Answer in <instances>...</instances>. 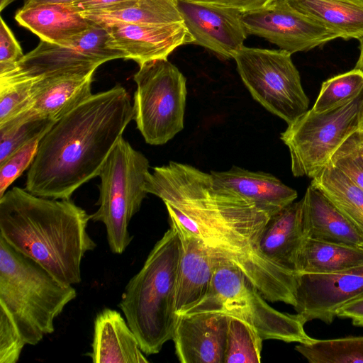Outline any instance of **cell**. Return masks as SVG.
<instances>
[{"instance_id": "obj_1", "label": "cell", "mask_w": 363, "mask_h": 363, "mask_svg": "<svg viewBox=\"0 0 363 363\" xmlns=\"http://www.w3.org/2000/svg\"><path fill=\"white\" fill-rule=\"evenodd\" d=\"M145 190L164 203L169 220L233 262L265 299L296 303V274L269 260L259 240L270 215L220 185L211 173L177 162L155 167Z\"/></svg>"}, {"instance_id": "obj_2", "label": "cell", "mask_w": 363, "mask_h": 363, "mask_svg": "<svg viewBox=\"0 0 363 363\" xmlns=\"http://www.w3.org/2000/svg\"><path fill=\"white\" fill-rule=\"evenodd\" d=\"M133 116L123 86L92 94L42 137L25 189L40 197L69 199L79 186L99 176Z\"/></svg>"}, {"instance_id": "obj_3", "label": "cell", "mask_w": 363, "mask_h": 363, "mask_svg": "<svg viewBox=\"0 0 363 363\" xmlns=\"http://www.w3.org/2000/svg\"><path fill=\"white\" fill-rule=\"evenodd\" d=\"M89 220L70 199L40 197L17 186L0 198V237L67 285L81 282L82 259L96 247Z\"/></svg>"}, {"instance_id": "obj_4", "label": "cell", "mask_w": 363, "mask_h": 363, "mask_svg": "<svg viewBox=\"0 0 363 363\" xmlns=\"http://www.w3.org/2000/svg\"><path fill=\"white\" fill-rule=\"evenodd\" d=\"M182 254L180 235L170 225L121 296L118 307L145 355L158 353L172 339L178 318L175 306Z\"/></svg>"}, {"instance_id": "obj_5", "label": "cell", "mask_w": 363, "mask_h": 363, "mask_svg": "<svg viewBox=\"0 0 363 363\" xmlns=\"http://www.w3.org/2000/svg\"><path fill=\"white\" fill-rule=\"evenodd\" d=\"M76 297L72 285L62 283L0 237V308L26 345H37L52 333L55 318Z\"/></svg>"}, {"instance_id": "obj_6", "label": "cell", "mask_w": 363, "mask_h": 363, "mask_svg": "<svg viewBox=\"0 0 363 363\" xmlns=\"http://www.w3.org/2000/svg\"><path fill=\"white\" fill-rule=\"evenodd\" d=\"M202 311L239 318L250 324L263 340L307 343L313 339L306 333V323L298 314L271 307L240 269L223 257L218 262L207 294L184 313Z\"/></svg>"}, {"instance_id": "obj_7", "label": "cell", "mask_w": 363, "mask_h": 363, "mask_svg": "<svg viewBox=\"0 0 363 363\" xmlns=\"http://www.w3.org/2000/svg\"><path fill=\"white\" fill-rule=\"evenodd\" d=\"M147 158L122 136L104 162L99 177L98 210L91 220L104 224L110 250L122 254L133 240L128 230L147 192Z\"/></svg>"}, {"instance_id": "obj_8", "label": "cell", "mask_w": 363, "mask_h": 363, "mask_svg": "<svg viewBox=\"0 0 363 363\" xmlns=\"http://www.w3.org/2000/svg\"><path fill=\"white\" fill-rule=\"evenodd\" d=\"M363 130V89L325 111L308 110L288 125L281 140L288 147L294 177L313 178L352 135Z\"/></svg>"}, {"instance_id": "obj_9", "label": "cell", "mask_w": 363, "mask_h": 363, "mask_svg": "<svg viewBox=\"0 0 363 363\" xmlns=\"http://www.w3.org/2000/svg\"><path fill=\"white\" fill-rule=\"evenodd\" d=\"M133 120L145 141L167 143L184 128L186 81L167 59L140 65L134 75Z\"/></svg>"}, {"instance_id": "obj_10", "label": "cell", "mask_w": 363, "mask_h": 363, "mask_svg": "<svg viewBox=\"0 0 363 363\" xmlns=\"http://www.w3.org/2000/svg\"><path fill=\"white\" fill-rule=\"evenodd\" d=\"M233 59L251 96L268 111L289 125L308 110L309 99L290 52L243 46Z\"/></svg>"}, {"instance_id": "obj_11", "label": "cell", "mask_w": 363, "mask_h": 363, "mask_svg": "<svg viewBox=\"0 0 363 363\" xmlns=\"http://www.w3.org/2000/svg\"><path fill=\"white\" fill-rule=\"evenodd\" d=\"M247 35L263 38L291 55L307 52L333 40L336 35L317 21L298 12L286 0L242 13Z\"/></svg>"}, {"instance_id": "obj_12", "label": "cell", "mask_w": 363, "mask_h": 363, "mask_svg": "<svg viewBox=\"0 0 363 363\" xmlns=\"http://www.w3.org/2000/svg\"><path fill=\"white\" fill-rule=\"evenodd\" d=\"M296 313L306 323L331 324L337 311L363 293V264L333 273L296 274Z\"/></svg>"}, {"instance_id": "obj_13", "label": "cell", "mask_w": 363, "mask_h": 363, "mask_svg": "<svg viewBox=\"0 0 363 363\" xmlns=\"http://www.w3.org/2000/svg\"><path fill=\"white\" fill-rule=\"evenodd\" d=\"M177 6L194 44L225 59H233L244 46L247 34L240 11L189 0H177Z\"/></svg>"}, {"instance_id": "obj_14", "label": "cell", "mask_w": 363, "mask_h": 363, "mask_svg": "<svg viewBox=\"0 0 363 363\" xmlns=\"http://www.w3.org/2000/svg\"><path fill=\"white\" fill-rule=\"evenodd\" d=\"M103 26L109 33L108 45L123 52L126 60H133L139 66L149 61L167 59L177 48L194 44L184 22L157 25L116 23Z\"/></svg>"}, {"instance_id": "obj_15", "label": "cell", "mask_w": 363, "mask_h": 363, "mask_svg": "<svg viewBox=\"0 0 363 363\" xmlns=\"http://www.w3.org/2000/svg\"><path fill=\"white\" fill-rule=\"evenodd\" d=\"M228 315L202 311L178 315L172 340L182 363H224Z\"/></svg>"}, {"instance_id": "obj_16", "label": "cell", "mask_w": 363, "mask_h": 363, "mask_svg": "<svg viewBox=\"0 0 363 363\" xmlns=\"http://www.w3.org/2000/svg\"><path fill=\"white\" fill-rule=\"evenodd\" d=\"M102 64L71 42L55 44L40 40L19 62L0 67V82L35 79L62 74H94Z\"/></svg>"}, {"instance_id": "obj_17", "label": "cell", "mask_w": 363, "mask_h": 363, "mask_svg": "<svg viewBox=\"0 0 363 363\" xmlns=\"http://www.w3.org/2000/svg\"><path fill=\"white\" fill-rule=\"evenodd\" d=\"M169 223L179 233L182 242L175 306L176 313L179 315L197 304L207 294L222 257L175 221L169 220Z\"/></svg>"}, {"instance_id": "obj_18", "label": "cell", "mask_w": 363, "mask_h": 363, "mask_svg": "<svg viewBox=\"0 0 363 363\" xmlns=\"http://www.w3.org/2000/svg\"><path fill=\"white\" fill-rule=\"evenodd\" d=\"M94 74H62L33 80L28 117L57 121L91 94Z\"/></svg>"}, {"instance_id": "obj_19", "label": "cell", "mask_w": 363, "mask_h": 363, "mask_svg": "<svg viewBox=\"0 0 363 363\" xmlns=\"http://www.w3.org/2000/svg\"><path fill=\"white\" fill-rule=\"evenodd\" d=\"M305 238L301 199L294 201L270 216L264 228L259 246L269 260L296 274L297 257Z\"/></svg>"}, {"instance_id": "obj_20", "label": "cell", "mask_w": 363, "mask_h": 363, "mask_svg": "<svg viewBox=\"0 0 363 363\" xmlns=\"http://www.w3.org/2000/svg\"><path fill=\"white\" fill-rule=\"evenodd\" d=\"M94 363H148L138 341L120 312L105 308L94 320L91 352Z\"/></svg>"}, {"instance_id": "obj_21", "label": "cell", "mask_w": 363, "mask_h": 363, "mask_svg": "<svg viewBox=\"0 0 363 363\" xmlns=\"http://www.w3.org/2000/svg\"><path fill=\"white\" fill-rule=\"evenodd\" d=\"M213 179L272 216L293 203L297 192L274 175L233 166L225 172H211Z\"/></svg>"}, {"instance_id": "obj_22", "label": "cell", "mask_w": 363, "mask_h": 363, "mask_svg": "<svg viewBox=\"0 0 363 363\" xmlns=\"http://www.w3.org/2000/svg\"><path fill=\"white\" fill-rule=\"evenodd\" d=\"M302 200L306 238L363 249V236L322 191L311 184Z\"/></svg>"}, {"instance_id": "obj_23", "label": "cell", "mask_w": 363, "mask_h": 363, "mask_svg": "<svg viewBox=\"0 0 363 363\" xmlns=\"http://www.w3.org/2000/svg\"><path fill=\"white\" fill-rule=\"evenodd\" d=\"M15 20L40 40L55 44L67 42L94 24L69 4H57L23 6L16 12Z\"/></svg>"}, {"instance_id": "obj_24", "label": "cell", "mask_w": 363, "mask_h": 363, "mask_svg": "<svg viewBox=\"0 0 363 363\" xmlns=\"http://www.w3.org/2000/svg\"><path fill=\"white\" fill-rule=\"evenodd\" d=\"M298 12L345 40L363 36V0H286Z\"/></svg>"}, {"instance_id": "obj_25", "label": "cell", "mask_w": 363, "mask_h": 363, "mask_svg": "<svg viewBox=\"0 0 363 363\" xmlns=\"http://www.w3.org/2000/svg\"><path fill=\"white\" fill-rule=\"evenodd\" d=\"M363 264V249L306 238L296 262V274L333 273Z\"/></svg>"}, {"instance_id": "obj_26", "label": "cell", "mask_w": 363, "mask_h": 363, "mask_svg": "<svg viewBox=\"0 0 363 363\" xmlns=\"http://www.w3.org/2000/svg\"><path fill=\"white\" fill-rule=\"evenodd\" d=\"M311 184L322 191L363 236V191L329 162Z\"/></svg>"}, {"instance_id": "obj_27", "label": "cell", "mask_w": 363, "mask_h": 363, "mask_svg": "<svg viewBox=\"0 0 363 363\" xmlns=\"http://www.w3.org/2000/svg\"><path fill=\"white\" fill-rule=\"evenodd\" d=\"M80 13L101 26L116 23L157 25L183 22L177 0H138L133 5L120 9Z\"/></svg>"}, {"instance_id": "obj_28", "label": "cell", "mask_w": 363, "mask_h": 363, "mask_svg": "<svg viewBox=\"0 0 363 363\" xmlns=\"http://www.w3.org/2000/svg\"><path fill=\"white\" fill-rule=\"evenodd\" d=\"M295 350L310 363H363V336L312 339Z\"/></svg>"}, {"instance_id": "obj_29", "label": "cell", "mask_w": 363, "mask_h": 363, "mask_svg": "<svg viewBox=\"0 0 363 363\" xmlns=\"http://www.w3.org/2000/svg\"><path fill=\"white\" fill-rule=\"evenodd\" d=\"M262 340L250 324L228 315L224 363L260 362Z\"/></svg>"}, {"instance_id": "obj_30", "label": "cell", "mask_w": 363, "mask_h": 363, "mask_svg": "<svg viewBox=\"0 0 363 363\" xmlns=\"http://www.w3.org/2000/svg\"><path fill=\"white\" fill-rule=\"evenodd\" d=\"M48 118L18 115L0 125V162L33 138L44 135L55 123Z\"/></svg>"}, {"instance_id": "obj_31", "label": "cell", "mask_w": 363, "mask_h": 363, "mask_svg": "<svg viewBox=\"0 0 363 363\" xmlns=\"http://www.w3.org/2000/svg\"><path fill=\"white\" fill-rule=\"evenodd\" d=\"M363 89V74L353 69L334 76L323 82L312 108L317 113L325 111L356 96Z\"/></svg>"}, {"instance_id": "obj_32", "label": "cell", "mask_w": 363, "mask_h": 363, "mask_svg": "<svg viewBox=\"0 0 363 363\" xmlns=\"http://www.w3.org/2000/svg\"><path fill=\"white\" fill-rule=\"evenodd\" d=\"M33 84V79L0 82V125L28 109Z\"/></svg>"}, {"instance_id": "obj_33", "label": "cell", "mask_w": 363, "mask_h": 363, "mask_svg": "<svg viewBox=\"0 0 363 363\" xmlns=\"http://www.w3.org/2000/svg\"><path fill=\"white\" fill-rule=\"evenodd\" d=\"M44 135L28 142L0 162V198L9 186L30 167L37 154L39 143Z\"/></svg>"}, {"instance_id": "obj_34", "label": "cell", "mask_w": 363, "mask_h": 363, "mask_svg": "<svg viewBox=\"0 0 363 363\" xmlns=\"http://www.w3.org/2000/svg\"><path fill=\"white\" fill-rule=\"evenodd\" d=\"M357 133L339 147L330 162L363 191V160L357 145Z\"/></svg>"}, {"instance_id": "obj_35", "label": "cell", "mask_w": 363, "mask_h": 363, "mask_svg": "<svg viewBox=\"0 0 363 363\" xmlns=\"http://www.w3.org/2000/svg\"><path fill=\"white\" fill-rule=\"evenodd\" d=\"M26 343L9 315L0 308V363H16Z\"/></svg>"}, {"instance_id": "obj_36", "label": "cell", "mask_w": 363, "mask_h": 363, "mask_svg": "<svg viewBox=\"0 0 363 363\" xmlns=\"http://www.w3.org/2000/svg\"><path fill=\"white\" fill-rule=\"evenodd\" d=\"M25 55L9 27L1 18L0 23V67L12 65Z\"/></svg>"}, {"instance_id": "obj_37", "label": "cell", "mask_w": 363, "mask_h": 363, "mask_svg": "<svg viewBox=\"0 0 363 363\" xmlns=\"http://www.w3.org/2000/svg\"><path fill=\"white\" fill-rule=\"evenodd\" d=\"M138 0H76L69 5L79 13L99 12L120 9L135 4Z\"/></svg>"}, {"instance_id": "obj_38", "label": "cell", "mask_w": 363, "mask_h": 363, "mask_svg": "<svg viewBox=\"0 0 363 363\" xmlns=\"http://www.w3.org/2000/svg\"><path fill=\"white\" fill-rule=\"evenodd\" d=\"M337 317L349 319L354 326L363 328V293L340 308Z\"/></svg>"}, {"instance_id": "obj_39", "label": "cell", "mask_w": 363, "mask_h": 363, "mask_svg": "<svg viewBox=\"0 0 363 363\" xmlns=\"http://www.w3.org/2000/svg\"><path fill=\"white\" fill-rule=\"evenodd\" d=\"M233 8L242 13L262 9L274 0H189Z\"/></svg>"}, {"instance_id": "obj_40", "label": "cell", "mask_w": 363, "mask_h": 363, "mask_svg": "<svg viewBox=\"0 0 363 363\" xmlns=\"http://www.w3.org/2000/svg\"><path fill=\"white\" fill-rule=\"evenodd\" d=\"M76 0H24L23 7L33 6L41 4H70Z\"/></svg>"}, {"instance_id": "obj_41", "label": "cell", "mask_w": 363, "mask_h": 363, "mask_svg": "<svg viewBox=\"0 0 363 363\" xmlns=\"http://www.w3.org/2000/svg\"><path fill=\"white\" fill-rule=\"evenodd\" d=\"M359 55L354 68L359 70L363 74V36L359 39Z\"/></svg>"}, {"instance_id": "obj_42", "label": "cell", "mask_w": 363, "mask_h": 363, "mask_svg": "<svg viewBox=\"0 0 363 363\" xmlns=\"http://www.w3.org/2000/svg\"><path fill=\"white\" fill-rule=\"evenodd\" d=\"M357 140L359 151L363 160V132L359 131L357 133Z\"/></svg>"}, {"instance_id": "obj_43", "label": "cell", "mask_w": 363, "mask_h": 363, "mask_svg": "<svg viewBox=\"0 0 363 363\" xmlns=\"http://www.w3.org/2000/svg\"><path fill=\"white\" fill-rule=\"evenodd\" d=\"M13 0H0V11H3L9 4H10Z\"/></svg>"}, {"instance_id": "obj_44", "label": "cell", "mask_w": 363, "mask_h": 363, "mask_svg": "<svg viewBox=\"0 0 363 363\" xmlns=\"http://www.w3.org/2000/svg\"><path fill=\"white\" fill-rule=\"evenodd\" d=\"M363 132V130H362Z\"/></svg>"}]
</instances>
